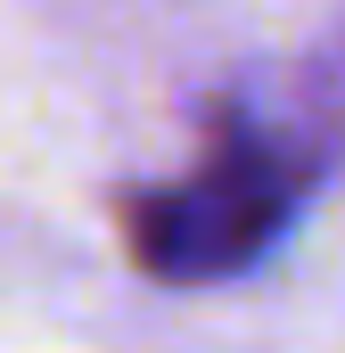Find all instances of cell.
<instances>
[{
  "label": "cell",
  "instance_id": "1",
  "mask_svg": "<svg viewBox=\"0 0 345 353\" xmlns=\"http://www.w3.org/2000/svg\"><path fill=\"white\" fill-rule=\"evenodd\" d=\"M304 189H313V165H304L296 140H279L271 123H247V115H222L197 173L165 181V189H140L124 205L132 263L148 279H172V288L230 279L288 230Z\"/></svg>",
  "mask_w": 345,
  "mask_h": 353
}]
</instances>
